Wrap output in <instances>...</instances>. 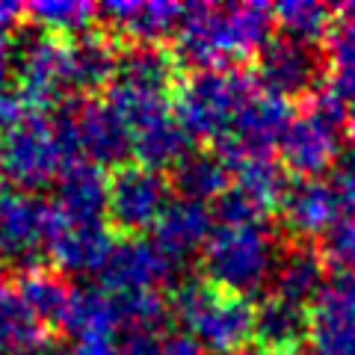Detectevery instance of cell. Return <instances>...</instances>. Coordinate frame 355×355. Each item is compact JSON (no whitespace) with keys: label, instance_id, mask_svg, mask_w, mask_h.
Returning <instances> with one entry per match:
<instances>
[{"label":"cell","instance_id":"6da1fadb","mask_svg":"<svg viewBox=\"0 0 355 355\" xmlns=\"http://www.w3.org/2000/svg\"><path fill=\"white\" fill-rule=\"evenodd\" d=\"M270 30L272 9L261 3L193 6L184 9L178 53L198 71H222L231 62L261 53Z\"/></svg>","mask_w":355,"mask_h":355},{"label":"cell","instance_id":"7a4b0ae2","mask_svg":"<svg viewBox=\"0 0 355 355\" xmlns=\"http://www.w3.org/2000/svg\"><path fill=\"white\" fill-rule=\"evenodd\" d=\"M175 317L202 347L234 352L254 335V308L246 296L205 279H187L175 291Z\"/></svg>","mask_w":355,"mask_h":355},{"label":"cell","instance_id":"3957f363","mask_svg":"<svg viewBox=\"0 0 355 355\" xmlns=\"http://www.w3.org/2000/svg\"><path fill=\"white\" fill-rule=\"evenodd\" d=\"M279 254V243L263 222L219 225L205 243V266L214 284L240 296L258 291L272 279Z\"/></svg>","mask_w":355,"mask_h":355},{"label":"cell","instance_id":"277c9868","mask_svg":"<svg viewBox=\"0 0 355 355\" xmlns=\"http://www.w3.org/2000/svg\"><path fill=\"white\" fill-rule=\"evenodd\" d=\"M252 80L237 71H196L178 95V125L187 137L222 142L234 128Z\"/></svg>","mask_w":355,"mask_h":355},{"label":"cell","instance_id":"5b68a950","mask_svg":"<svg viewBox=\"0 0 355 355\" xmlns=\"http://www.w3.org/2000/svg\"><path fill=\"white\" fill-rule=\"evenodd\" d=\"M343 110L329 92L314 95L305 113L293 116L282 137V157L287 169L302 178H317L340 160V125Z\"/></svg>","mask_w":355,"mask_h":355},{"label":"cell","instance_id":"8992f818","mask_svg":"<svg viewBox=\"0 0 355 355\" xmlns=\"http://www.w3.org/2000/svg\"><path fill=\"white\" fill-rule=\"evenodd\" d=\"M291 121H293V110L287 104V98L275 95L263 86L252 89L234 128L219 142V157L228 166L237 157H246V154H270V148L282 142Z\"/></svg>","mask_w":355,"mask_h":355},{"label":"cell","instance_id":"52a82bcc","mask_svg":"<svg viewBox=\"0 0 355 355\" xmlns=\"http://www.w3.org/2000/svg\"><path fill=\"white\" fill-rule=\"evenodd\" d=\"M311 352L355 355V275L335 272L326 279L311 308Z\"/></svg>","mask_w":355,"mask_h":355},{"label":"cell","instance_id":"ba28073f","mask_svg":"<svg viewBox=\"0 0 355 355\" xmlns=\"http://www.w3.org/2000/svg\"><path fill=\"white\" fill-rule=\"evenodd\" d=\"M60 154L53 130L39 116H30L21 119V125L9 130L6 142L0 146V172L12 184L42 187L57 169Z\"/></svg>","mask_w":355,"mask_h":355},{"label":"cell","instance_id":"9c48e42d","mask_svg":"<svg viewBox=\"0 0 355 355\" xmlns=\"http://www.w3.org/2000/svg\"><path fill=\"white\" fill-rule=\"evenodd\" d=\"M169 205V184L157 169L148 166H121L107 184V207L121 228L154 225Z\"/></svg>","mask_w":355,"mask_h":355},{"label":"cell","instance_id":"30bf717a","mask_svg":"<svg viewBox=\"0 0 355 355\" xmlns=\"http://www.w3.org/2000/svg\"><path fill=\"white\" fill-rule=\"evenodd\" d=\"M323 71L320 53L305 42L293 39H272L258 57V77L261 86L275 95H302L317 83Z\"/></svg>","mask_w":355,"mask_h":355},{"label":"cell","instance_id":"8fae6325","mask_svg":"<svg viewBox=\"0 0 355 355\" xmlns=\"http://www.w3.org/2000/svg\"><path fill=\"white\" fill-rule=\"evenodd\" d=\"M175 258H169L157 243L148 240H128L113 249L104 266V282L113 291H154L166 284L175 272Z\"/></svg>","mask_w":355,"mask_h":355},{"label":"cell","instance_id":"7c38bea8","mask_svg":"<svg viewBox=\"0 0 355 355\" xmlns=\"http://www.w3.org/2000/svg\"><path fill=\"white\" fill-rule=\"evenodd\" d=\"M340 202L329 181L320 178H302L293 187H287L282 198L284 225L296 237H323L326 231L340 219Z\"/></svg>","mask_w":355,"mask_h":355},{"label":"cell","instance_id":"4fadbf2b","mask_svg":"<svg viewBox=\"0 0 355 355\" xmlns=\"http://www.w3.org/2000/svg\"><path fill=\"white\" fill-rule=\"evenodd\" d=\"M74 119L77 121H71V125L77 133V146L92 154V160L119 163L133 148V137L128 125L110 104H98V101L80 104Z\"/></svg>","mask_w":355,"mask_h":355},{"label":"cell","instance_id":"5bb4252c","mask_svg":"<svg viewBox=\"0 0 355 355\" xmlns=\"http://www.w3.org/2000/svg\"><path fill=\"white\" fill-rule=\"evenodd\" d=\"M210 231H214V214L202 202H190V198H178L163 207V214L154 222V234H157V246L169 254V258H184L187 252L205 246Z\"/></svg>","mask_w":355,"mask_h":355},{"label":"cell","instance_id":"9a60e30c","mask_svg":"<svg viewBox=\"0 0 355 355\" xmlns=\"http://www.w3.org/2000/svg\"><path fill=\"white\" fill-rule=\"evenodd\" d=\"M60 222L57 207L39 205L27 196H0V246L9 252H27L42 237H51Z\"/></svg>","mask_w":355,"mask_h":355},{"label":"cell","instance_id":"2e32d148","mask_svg":"<svg viewBox=\"0 0 355 355\" xmlns=\"http://www.w3.org/2000/svg\"><path fill=\"white\" fill-rule=\"evenodd\" d=\"M323 284H326L323 258L314 249L293 246L279 254V263H275V272H272V287H275L272 296L305 308V302L317 299Z\"/></svg>","mask_w":355,"mask_h":355},{"label":"cell","instance_id":"e0dca14e","mask_svg":"<svg viewBox=\"0 0 355 355\" xmlns=\"http://www.w3.org/2000/svg\"><path fill=\"white\" fill-rule=\"evenodd\" d=\"M53 254L62 266L69 270H92V266H107L110 254H113L116 243L113 234L101 225V222H89V225H74L65 219V225L51 237Z\"/></svg>","mask_w":355,"mask_h":355},{"label":"cell","instance_id":"ac0fdd59","mask_svg":"<svg viewBox=\"0 0 355 355\" xmlns=\"http://www.w3.org/2000/svg\"><path fill=\"white\" fill-rule=\"evenodd\" d=\"M311 317L302 305L270 296L254 308V335L270 352H287L308 335Z\"/></svg>","mask_w":355,"mask_h":355},{"label":"cell","instance_id":"d6986e66","mask_svg":"<svg viewBox=\"0 0 355 355\" xmlns=\"http://www.w3.org/2000/svg\"><path fill=\"white\" fill-rule=\"evenodd\" d=\"M60 214L74 222V225H89L98 222L101 210L107 207V184L95 166L74 163L62 175V190H60Z\"/></svg>","mask_w":355,"mask_h":355},{"label":"cell","instance_id":"ffe728a7","mask_svg":"<svg viewBox=\"0 0 355 355\" xmlns=\"http://www.w3.org/2000/svg\"><path fill=\"white\" fill-rule=\"evenodd\" d=\"M228 175L231 172L219 154L193 151V154H184V157L175 163L172 181L184 198L205 205L207 198H219L228 190Z\"/></svg>","mask_w":355,"mask_h":355},{"label":"cell","instance_id":"44dd1931","mask_svg":"<svg viewBox=\"0 0 355 355\" xmlns=\"http://www.w3.org/2000/svg\"><path fill=\"white\" fill-rule=\"evenodd\" d=\"M231 169L237 175L234 190L252 198V202L263 210H270L275 202H282L287 193L284 166L275 163L270 154H246V157H237L234 163H228V172Z\"/></svg>","mask_w":355,"mask_h":355},{"label":"cell","instance_id":"7402d4cb","mask_svg":"<svg viewBox=\"0 0 355 355\" xmlns=\"http://www.w3.org/2000/svg\"><path fill=\"white\" fill-rule=\"evenodd\" d=\"M187 146H190V137H187V130L172 116H166L133 133V151H137V157L148 169L178 163L187 154Z\"/></svg>","mask_w":355,"mask_h":355},{"label":"cell","instance_id":"603a6c76","mask_svg":"<svg viewBox=\"0 0 355 355\" xmlns=\"http://www.w3.org/2000/svg\"><path fill=\"white\" fill-rule=\"evenodd\" d=\"M119 83L146 89V92H166V86L172 80V57L154 44L130 48L119 62Z\"/></svg>","mask_w":355,"mask_h":355},{"label":"cell","instance_id":"cb8c5ba5","mask_svg":"<svg viewBox=\"0 0 355 355\" xmlns=\"http://www.w3.org/2000/svg\"><path fill=\"white\" fill-rule=\"evenodd\" d=\"M329 18L331 9L323 3H314V0H284V3L272 9V24H279L287 39L305 44L326 36L331 30Z\"/></svg>","mask_w":355,"mask_h":355},{"label":"cell","instance_id":"d4e9b609","mask_svg":"<svg viewBox=\"0 0 355 355\" xmlns=\"http://www.w3.org/2000/svg\"><path fill=\"white\" fill-rule=\"evenodd\" d=\"M121 27L130 30L139 39H160L172 33L184 18V6L178 3H128V6H110Z\"/></svg>","mask_w":355,"mask_h":355},{"label":"cell","instance_id":"484cf974","mask_svg":"<svg viewBox=\"0 0 355 355\" xmlns=\"http://www.w3.org/2000/svg\"><path fill=\"white\" fill-rule=\"evenodd\" d=\"M113 71H119V60L110 48V42L95 36L80 39L74 48H69V83L98 86Z\"/></svg>","mask_w":355,"mask_h":355},{"label":"cell","instance_id":"4316f807","mask_svg":"<svg viewBox=\"0 0 355 355\" xmlns=\"http://www.w3.org/2000/svg\"><path fill=\"white\" fill-rule=\"evenodd\" d=\"M39 340V320L21 299V293L0 284V347L27 349Z\"/></svg>","mask_w":355,"mask_h":355},{"label":"cell","instance_id":"83f0119b","mask_svg":"<svg viewBox=\"0 0 355 355\" xmlns=\"http://www.w3.org/2000/svg\"><path fill=\"white\" fill-rule=\"evenodd\" d=\"M18 293L21 299L27 302V308L39 317H60L65 314V305H69L71 293L62 287V282L51 279V275H42V272H33L27 279H21L18 284Z\"/></svg>","mask_w":355,"mask_h":355},{"label":"cell","instance_id":"f1b7e54d","mask_svg":"<svg viewBox=\"0 0 355 355\" xmlns=\"http://www.w3.org/2000/svg\"><path fill=\"white\" fill-rule=\"evenodd\" d=\"M320 258H323V263L335 266L338 272H352L355 275V214L340 216L323 234Z\"/></svg>","mask_w":355,"mask_h":355},{"label":"cell","instance_id":"f546056e","mask_svg":"<svg viewBox=\"0 0 355 355\" xmlns=\"http://www.w3.org/2000/svg\"><path fill=\"white\" fill-rule=\"evenodd\" d=\"M347 18L329 30L331 65H355V6H343Z\"/></svg>","mask_w":355,"mask_h":355},{"label":"cell","instance_id":"4dcf8cb0","mask_svg":"<svg viewBox=\"0 0 355 355\" xmlns=\"http://www.w3.org/2000/svg\"><path fill=\"white\" fill-rule=\"evenodd\" d=\"M48 27H60V30H83L86 21L92 18V6L83 3H44L33 9Z\"/></svg>","mask_w":355,"mask_h":355},{"label":"cell","instance_id":"1f68e13d","mask_svg":"<svg viewBox=\"0 0 355 355\" xmlns=\"http://www.w3.org/2000/svg\"><path fill=\"white\" fill-rule=\"evenodd\" d=\"M343 113H355V65H331L329 89Z\"/></svg>","mask_w":355,"mask_h":355},{"label":"cell","instance_id":"d6a6232c","mask_svg":"<svg viewBox=\"0 0 355 355\" xmlns=\"http://www.w3.org/2000/svg\"><path fill=\"white\" fill-rule=\"evenodd\" d=\"M331 190H335L340 207H352L355 210V151L343 154L335 163V172H331Z\"/></svg>","mask_w":355,"mask_h":355},{"label":"cell","instance_id":"836d02e7","mask_svg":"<svg viewBox=\"0 0 355 355\" xmlns=\"http://www.w3.org/2000/svg\"><path fill=\"white\" fill-rule=\"evenodd\" d=\"M121 355H163V335H157V329H133Z\"/></svg>","mask_w":355,"mask_h":355},{"label":"cell","instance_id":"e575fe53","mask_svg":"<svg viewBox=\"0 0 355 355\" xmlns=\"http://www.w3.org/2000/svg\"><path fill=\"white\" fill-rule=\"evenodd\" d=\"M163 355H202V343L187 331L163 335Z\"/></svg>","mask_w":355,"mask_h":355},{"label":"cell","instance_id":"d590c367","mask_svg":"<svg viewBox=\"0 0 355 355\" xmlns=\"http://www.w3.org/2000/svg\"><path fill=\"white\" fill-rule=\"evenodd\" d=\"M74 355H121V352L110 343V338H83Z\"/></svg>","mask_w":355,"mask_h":355},{"label":"cell","instance_id":"8d00e7d4","mask_svg":"<svg viewBox=\"0 0 355 355\" xmlns=\"http://www.w3.org/2000/svg\"><path fill=\"white\" fill-rule=\"evenodd\" d=\"M3 71H6V48H3V33H0V80H3Z\"/></svg>","mask_w":355,"mask_h":355},{"label":"cell","instance_id":"74e56055","mask_svg":"<svg viewBox=\"0 0 355 355\" xmlns=\"http://www.w3.org/2000/svg\"><path fill=\"white\" fill-rule=\"evenodd\" d=\"M261 355H302V352H296V349H287V352H261Z\"/></svg>","mask_w":355,"mask_h":355},{"label":"cell","instance_id":"f35d334b","mask_svg":"<svg viewBox=\"0 0 355 355\" xmlns=\"http://www.w3.org/2000/svg\"><path fill=\"white\" fill-rule=\"evenodd\" d=\"M352 139H355V128H352Z\"/></svg>","mask_w":355,"mask_h":355}]
</instances>
